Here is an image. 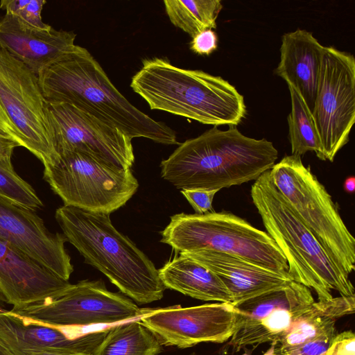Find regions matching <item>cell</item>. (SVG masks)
Segmentation results:
<instances>
[{
	"instance_id": "e0dca14e",
	"label": "cell",
	"mask_w": 355,
	"mask_h": 355,
	"mask_svg": "<svg viewBox=\"0 0 355 355\" xmlns=\"http://www.w3.org/2000/svg\"><path fill=\"white\" fill-rule=\"evenodd\" d=\"M71 285L0 238V299L12 309L55 300Z\"/></svg>"
},
{
	"instance_id": "7a4b0ae2",
	"label": "cell",
	"mask_w": 355,
	"mask_h": 355,
	"mask_svg": "<svg viewBox=\"0 0 355 355\" xmlns=\"http://www.w3.org/2000/svg\"><path fill=\"white\" fill-rule=\"evenodd\" d=\"M278 158L272 142L243 135L234 125L214 126L180 144L162 161V178L182 189L223 188L256 180Z\"/></svg>"
},
{
	"instance_id": "d4e9b609",
	"label": "cell",
	"mask_w": 355,
	"mask_h": 355,
	"mask_svg": "<svg viewBox=\"0 0 355 355\" xmlns=\"http://www.w3.org/2000/svg\"><path fill=\"white\" fill-rule=\"evenodd\" d=\"M287 85L291 99V110L287 120L292 155L301 157L311 151L323 160L322 146L312 113L295 89Z\"/></svg>"
},
{
	"instance_id": "4dcf8cb0",
	"label": "cell",
	"mask_w": 355,
	"mask_h": 355,
	"mask_svg": "<svg viewBox=\"0 0 355 355\" xmlns=\"http://www.w3.org/2000/svg\"><path fill=\"white\" fill-rule=\"evenodd\" d=\"M324 355H355V335L352 330L337 334Z\"/></svg>"
},
{
	"instance_id": "d590c367",
	"label": "cell",
	"mask_w": 355,
	"mask_h": 355,
	"mask_svg": "<svg viewBox=\"0 0 355 355\" xmlns=\"http://www.w3.org/2000/svg\"><path fill=\"white\" fill-rule=\"evenodd\" d=\"M191 355H199V354H191ZM220 355H227V354H220Z\"/></svg>"
},
{
	"instance_id": "8992f818",
	"label": "cell",
	"mask_w": 355,
	"mask_h": 355,
	"mask_svg": "<svg viewBox=\"0 0 355 355\" xmlns=\"http://www.w3.org/2000/svg\"><path fill=\"white\" fill-rule=\"evenodd\" d=\"M161 235L160 241L178 253L213 250L288 272L285 257L270 236L229 211L175 214Z\"/></svg>"
},
{
	"instance_id": "7402d4cb",
	"label": "cell",
	"mask_w": 355,
	"mask_h": 355,
	"mask_svg": "<svg viewBox=\"0 0 355 355\" xmlns=\"http://www.w3.org/2000/svg\"><path fill=\"white\" fill-rule=\"evenodd\" d=\"M354 311L355 295L315 301L275 347L297 346L336 331V320Z\"/></svg>"
},
{
	"instance_id": "ac0fdd59",
	"label": "cell",
	"mask_w": 355,
	"mask_h": 355,
	"mask_svg": "<svg viewBox=\"0 0 355 355\" xmlns=\"http://www.w3.org/2000/svg\"><path fill=\"white\" fill-rule=\"evenodd\" d=\"M182 254L215 273L233 297V305L282 288L293 281L288 272L275 271L235 255L201 250Z\"/></svg>"
},
{
	"instance_id": "ffe728a7",
	"label": "cell",
	"mask_w": 355,
	"mask_h": 355,
	"mask_svg": "<svg viewBox=\"0 0 355 355\" xmlns=\"http://www.w3.org/2000/svg\"><path fill=\"white\" fill-rule=\"evenodd\" d=\"M324 46L306 30L297 28L282 37L280 61L275 73L292 85L312 112L316 98Z\"/></svg>"
},
{
	"instance_id": "8fae6325",
	"label": "cell",
	"mask_w": 355,
	"mask_h": 355,
	"mask_svg": "<svg viewBox=\"0 0 355 355\" xmlns=\"http://www.w3.org/2000/svg\"><path fill=\"white\" fill-rule=\"evenodd\" d=\"M10 311L43 323L84 327L140 318L150 310L108 291L101 280H82L55 300Z\"/></svg>"
},
{
	"instance_id": "cb8c5ba5",
	"label": "cell",
	"mask_w": 355,
	"mask_h": 355,
	"mask_svg": "<svg viewBox=\"0 0 355 355\" xmlns=\"http://www.w3.org/2000/svg\"><path fill=\"white\" fill-rule=\"evenodd\" d=\"M164 4L171 22L191 37L216 28L223 8L220 0H164Z\"/></svg>"
},
{
	"instance_id": "4fadbf2b",
	"label": "cell",
	"mask_w": 355,
	"mask_h": 355,
	"mask_svg": "<svg viewBox=\"0 0 355 355\" xmlns=\"http://www.w3.org/2000/svg\"><path fill=\"white\" fill-rule=\"evenodd\" d=\"M45 112L58 153L78 150L131 168L135 162L132 139L117 128L65 103L46 101Z\"/></svg>"
},
{
	"instance_id": "44dd1931",
	"label": "cell",
	"mask_w": 355,
	"mask_h": 355,
	"mask_svg": "<svg viewBox=\"0 0 355 355\" xmlns=\"http://www.w3.org/2000/svg\"><path fill=\"white\" fill-rule=\"evenodd\" d=\"M158 272L166 288L202 301L233 303L230 292L215 273L182 254L167 261Z\"/></svg>"
},
{
	"instance_id": "d6a6232c",
	"label": "cell",
	"mask_w": 355,
	"mask_h": 355,
	"mask_svg": "<svg viewBox=\"0 0 355 355\" xmlns=\"http://www.w3.org/2000/svg\"><path fill=\"white\" fill-rule=\"evenodd\" d=\"M15 355H87L81 354H68L48 350H32L15 354Z\"/></svg>"
},
{
	"instance_id": "277c9868",
	"label": "cell",
	"mask_w": 355,
	"mask_h": 355,
	"mask_svg": "<svg viewBox=\"0 0 355 355\" xmlns=\"http://www.w3.org/2000/svg\"><path fill=\"white\" fill-rule=\"evenodd\" d=\"M130 87L151 110L199 123L237 125L246 115L243 96L220 76L182 69L164 58L144 60Z\"/></svg>"
},
{
	"instance_id": "9a60e30c",
	"label": "cell",
	"mask_w": 355,
	"mask_h": 355,
	"mask_svg": "<svg viewBox=\"0 0 355 355\" xmlns=\"http://www.w3.org/2000/svg\"><path fill=\"white\" fill-rule=\"evenodd\" d=\"M0 238L69 281L73 266L64 248L67 239L51 232L35 211L0 197Z\"/></svg>"
},
{
	"instance_id": "7c38bea8",
	"label": "cell",
	"mask_w": 355,
	"mask_h": 355,
	"mask_svg": "<svg viewBox=\"0 0 355 355\" xmlns=\"http://www.w3.org/2000/svg\"><path fill=\"white\" fill-rule=\"evenodd\" d=\"M314 302L311 289L293 280L282 288L234 305L236 327L227 345L235 352L247 346L275 345Z\"/></svg>"
},
{
	"instance_id": "8d00e7d4",
	"label": "cell",
	"mask_w": 355,
	"mask_h": 355,
	"mask_svg": "<svg viewBox=\"0 0 355 355\" xmlns=\"http://www.w3.org/2000/svg\"><path fill=\"white\" fill-rule=\"evenodd\" d=\"M1 309L0 308V310H1Z\"/></svg>"
},
{
	"instance_id": "30bf717a",
	"label": "cell",
	"mask_w": 355,
	"mask_h": 355,
	"mask_svg": "<svg viewBox=\"0 0 355 355\" xmlns=\"http://www.w3.org/2000/svg\"><path fill=\"white\" fill-rule=\"evenodd\" d=\"M311 113L322 146L323 161L332 162L349 141L355 121V58L352 54L324 46Z\"/></svg>"
},
{
	"instance_id": "9c48e42d",
	"label": "cell",
	"mask_w": 355,
	"mask_h": 355,
	"mask_svg": "<svg viewBox=\"0 0 355 355\" xmlns=\"http://www.w3.org/2000/svg\"><path fill=\"white\" fill-rule=\"evenodd\" d=\"M35 75L0 48V131L29 150L44 166L58 159Z\"/></svg>"
},
{
	"instance_id": "6da1fadb",
	"label": "cell",
	"mask_w": 355,
	"mask_h": 355,
	"mask_svg": "<svg viewBox=\"0 0 355 355\" xmlns=\"http://www.w3.org/2000/svg\"><path fill=\"white\" fill-rule=\"evenodd\" d=\"M47 102L71 105L117 128L132 139L143 137L156 143L178 144L175 132L133 105L115 87L87 49H74L38 75Z\"/></svg>"
},
{
	"instance_id": "5bb4252c",
	"label": "cell",
	"mask_w": 355,
	"mask_h": 355,
	"mask_svg": "<svg viewBox=\"0 0 355 355\" xmlns=\"http://www.w3.org/2000/svg\"><path fill=\"white\" fill-rule=\"evenodd\" d=\"M139 320L162 345L184 349L230 340L236 327L237 313L230 303L178 305L152 309Z\"/></svg>"
},
{
	"instance_id": "e575fe53",
	"label": "cell",
	"mask_w": 355,
	"mask_h": 355,
	"mask_svg": "<svg viewBox=\"0 0 355 355\" xmlns=\"http://www.w3.org/2000/svg\"><path fill=\"white\" fill-rule=\"evenodd\" d=\"M0 355H15L0 338Z\"/></svg>"
},
{
	"instance_id": "5b68a950",
	"label": "cell",
	"mask_w": 355,
	"mask_h": 355,
	"mask_svg": "<svg viewBox=\"0 0 355 355\" xmlns=\"http://www.w3.org/2000/svg\"><path fill=\"white\" fill-rule=\"evenodd\" d=\"M250 195L266 232L285 257L293 281L313 289L320 301L331 299L332 289L341 296L354 295L349 276L293 212L271 181L269 171L254 181Z\"/></svg>"
},
{
	"instance_id": "603a6c76",
	"label": "cell",
	"mask_w": 355,
	"mask_h": 355,
	"mask_svg": "<svg viewBox=\"0 0 355 355\" xmlns=\"http://www.w3.org/2000/svg\"><path fill=\"white\" fill-rule=\"evenodd\" d=\"M162 345L140 322L111 326L93 355H157Z\"/></svg>"
},
{
	"instance_id": "4316f807",
	"label": "cell",
	"mask_w": 355,
	"mask_h": 355,
	"mask_svg": "<svg viewBox=\"0 0 355 355\" xmlns=\"http://www.w3.org/2000/svg\"><path fill=\"white\" fill-rule=\"evenodd\" d=\"M45 3V0H2L0 8L24 27L49 31L52 26L43 22L41 16Z\"/></svg>"
},
{
	"instance_id": "2e32d148",
	"label": "cell",
	"mask_w": 355,
	"mask_h": 355,
	"mask_svg": "<svg viewBox=\"0 0 355 355\" xmlns=\"http://www.w3.org/2000/svg\"><path fill=\"white\" fill-rule=\"evenodd\" d=\"M80 328L43 323L0 310V338L14 354L48 350L93 355L110 327L87 332Z\"/></svg>"
},
{
	"instance_id": "f546056e",
	"label": "cell",
	"mask_w": 355,
	"mask_h": 355,
	"mask_svg": "<svg viewBox=\"0 0 355 355\" xmlns=\"http://www.w3.org/2000/svg\"><path fill=\"white\" fill-rule=\"evenodd\" d=\"M218 48L217 34L211 29L196 35L190 42V49L200 55H209Z\"/></svg>"
},
{
	"instance_id": "836d02e7",
	"label": "cell",
	"mask_w": 355,
	"mask_h": 355,
	"mask_svg": "<svg viewBox=\"0 0 355 355\" xmlns=\"http://www.w3.org/2000/svg\"><path fill=\"white\" fill-rule=\"evenodd\" d=\"M343 189L348 193H354L355 190V178L354 176H349L345 179Z\"/></svg>"
},
{
	"instance_id": "d6986e66",
	"label": "cell",
	"mask_w": 355,
	"mask_h": 355,
	"mask_svg": "<svg viewBox=\"0 0 355 355\" xmlns=\"http://www.w3.org/2000/svg\"><path fill=\"white\" fill-rule=\"evenodd\" d=\"M76 37L73 31L53 27L49 31L28 28L12 16L0 15V48L37 76L72 51Z\"/></svg>"
},
{
	"instance_id": "484cf974",
	"label": "cell",
	"mask_w": 355,
	"mask_h": 355,
	"mask_svg": "<svg viewBox=\"0 0 355 355\" xmlns=\"http://www.w3.org/2000/svg\"><path fill=\"white\" fill-rule=\"evenodd\" d=\"M0 197L34 211L43 207L33 188L16 173L12 164L2 161H0Z\"/></svg>"
},
{
	"instance_id": "1f68e13d",
	"label": "cell",
	"mask_w": 355,
	"mask_h": 355,
	"mask_svg": "<svg viewBox=\"0 0 355 355\" xmlns=\"http://www.w3.org/2000/svg\"><path fill=\"white\" fill-rule=\"evenodd\" d=\"M19 144L10 137L0 131V161L12 164V155L15 148Z\"/></svg>"
},
{
	"instance_id": "52a82bcc",
	"label": "cell",
	"mask_w": 355,
	"mask_h": 355,
	"mask_svg": "<svg viewBox=\"0 0 355 355\" xmlns=\"http://www.w3.org/2000/svg\"><path fill=\"white\" fill-rule=\"evenodd\" d=\"M287 203L348 275L355 269V239L324 186L301 157L286 155L269 171Z\"/></svg>"
},
{
	"instance_id": "3957f363",
	"label": "cell",
	"mask_w": 355,
	"mask_h": 355,
	"mask_svg": "<svg viewBox=\"0 0 355 355\" xmlns=\"http://www.w3.org/2000/svg\"><path fill=\"white\" fill-rule=\"evenodd\" d=\"M55 217L85 261L139 304L161 300L166 288L152 261L112 225L110 215L63 205Z\"/></svg>"
},
{
	"instance_id": "f1b7e54d",
	"label": "cell",
	"mask_w": 355,
	"mask_h": 355,
	"mask_svg": "<svg viewBox=\"0 0 355 355\" xmlns=\"http://www.w3.org/2000/svg\"><path fill=\"white\" fill-rule=\"evenodd\" d=\"M219 191L216 189H182L180 192L193 208L196 214H204L213 211L212 202L215 194Z\"/></svg>"
},
{
	"instance_id": "ba28073f",
	"label": "cell",
	"mask_w": 355,
	"mask_h": 355,
	"mask_svg": "<svg viewBox=\"0 0 355 355\" xmlns=\"http://www.w3.org/2000/svg\"><path fill=\"white\" fill-rule=\"evenodd\" d=\"M44 166V179L64 205L110 214L137 191L131 168H123L78 150L59 152Z\"/></svg>"
},
{
	"instance_id": "83f0119b",
	"label": "cell",
	"mask_w": 355,
	"mask_h": 355,
	"mask_svg": "<svg viewBox=\"0 0 355 355\" xmlns=\"http://www.w3.org/2000/svg\"><path fill=\"white\" fill-rule=\"evenodd\" d=\"M336 331L329 332L307 343L289 347L274 346L273 355H323L336 335Z\"/></svg>"
}]
</instances>
